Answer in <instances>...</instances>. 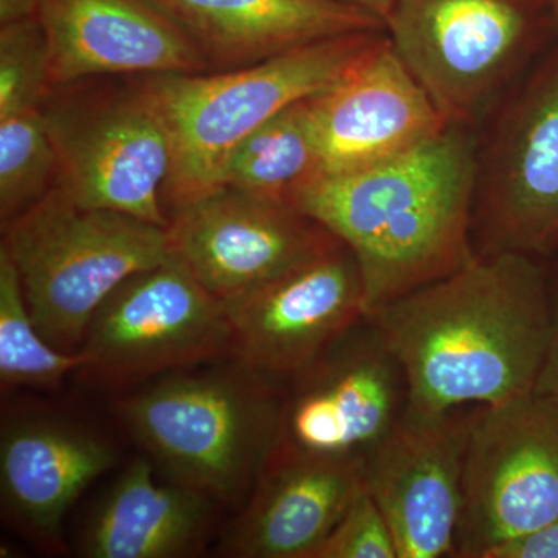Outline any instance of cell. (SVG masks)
<instances>
[{"mask_svg": "<svg viewBox=\"0 0 558 558\" xmlns=\"http://www.w3.org/2000/svg\"><path fill=\"white\" fill-rule=\"evenodd\" d=\"M223 306L233 357L284 389L366 315L365 286L357 259L339 241Z\"/></svg>", "mask_w": 558, "mask_h": 558, "instance_id": "13", "label": "cell"}, {"mask_svg": "<svg viewBox=\"0 0 558 558\" xmlns=\"http://www.w3.org/2000/svg\"><path fill=\"white\" fill-rule=\"evenodd\" d=\"M409 402L399 359L363 315L282 389L275 450L368 461Z\"/></svg>", "mask_w": 558, "mask_h": 558, "instance_id": "11", "label": "cell"}, {"mask_svg": "<svg viewBox=\"0 0 558 558\" xmlns=\"http://www.w3.org/2000/svg\"><path fill=\"white\" fill-rule=\"evenodd\" d=\"M332 2L344 3V5L366 11L371 16L384 22L385 27H387V21L391 16L398 0H332Z\"/></svg>", "mask_w": 558, "mask_h": 558, "instance_id": "29", "label": "cell"}, {"mask_svg": "<svg viewBox=\"0 0 558 558\" xmlns=\"http://www.w3.org/2000/svg\"><path fill=\"white\" fill-rule=\"evenodd\" d=\"M473 410L407 409L366 461V488L399 558L454 557Z\"/></svg>", "mask_w": 558, "mask_h": 558, "instance_id": "14", "label": "cell"}, {"mask_svg": "<svg viewBox=\"0 0 558 558\" xmlns=\"http://www.w3.org/2000/svg\"><path fill=\"white\" fill-rule=\"evenodd\" d=\"M314 97L279 110L242 140L223 167L220 186L289 204L303 183L319 174Z\"/></svg>", "mask_w": 558, "mask_h": 558, "instance_id": "21", "label": "cell"}, {"mask_svg": "<svg viewBox=\"0 0 558 558\" xmlns=\"http://www.w3.org/2000/svg\"><path fill=\"white\" fill-rule=\"evenodd\" d=\"M557 32L550 0H398L387 35L449 123L478 130Z\"/></svg>", "mask_w": 558, "mask_h": 558, "instance_id": "7", "label": "cell"}, {"mask_svg": "<svg viewBox=\"0 0 558 558\" xmlns=\"http://www.w3.org/2000/svg\"><path fill=\"white\" fill-rule=\"evenodd\" d=\"M550 5H553L554 20H556L558 31V0H550Z\"/></svg>", "mask_w": 558, "mask_h": 558, "instance_id": "30", "label": "cell"}, {"mask_svg": "<svg viewBox=\"0 0 558 558\" xmlns=\"http://www.w3.org/2000/svg\"><path fill=\"white\" fill-rule=\"evenodd\" d=\"M558 520V396L529 391L475 407L454 557L486 558Z\"/></svg>", "mask_w": 558, "mask_h": 558, "instance_id": "9", "label": "cell"}, {"mask_svg": "<svg viewBox=\"0 0 558 558\" xmlns=\"http://www.w3.org/2000/svg\"><path fill=\"white\" fill-rule=\"evenodd\" d=\"M2 230L36 326L64 352L81 351L95 312L121 282L170 258L165 227L81 207L57 189Z\"/></svg>", "mask_w": 558, "mask_h": 558, "instance_id": "5", "label": "cell"}, {"mask_svg": "<svg viewBox=\"0 0 558 558\" xmlns=\"http://www.w3.org/2000/svg\"><path fill=\"white\" fill-rule=\"evenodd\" d=\"M515 90L480 146L473 245L538 259L558 250V51Z\"/></svg>", "mask_w": 558, "mask_h": 558, "instance_id": "10", "label": "cell"}, {"mask_svg": "<svg viewBox=\"0 0 558 558\" xmlns=\"http://www.w3.org/2000/svg\"><path fill=\"white\" fill-rule=\"evenodd\" d=\"M312 102L319 174L391 159L449 124L392 49L388 35Z\"/></svg>", "mask_w": 558, "mask_h": 558, "instance_id": "17", "label": "cell"}, {"mask_svg": "<svg viewBox=\"0 0 558 558\" xmlns=\"http://www.w3.org/2000/svg\"><path fill=\"white\" fill-rule=\"evenodd\" d=\"M549 337L535 391L558 396V267L548 275Z\"/></svg>", "mask_w": 558, "mask_h": 558, "instance_id": "27", "label": "cell"}, {"mask_svg": "<svg viewBox=\"0 0 558 558\" xmlns=\"http://www.w3.org/2000/svg\"><path fill=\"white\" fill-rule=\"evenodd\" d=\"M366 315L402 365L410 410L498 405L537 384L549 337L548 274L521 253H476Z\"/></svg>", "mask_w": 558, "mask_h": 558, "instance_id": "1", "label": "cell"}, {"mask_svg": "<svg viewBox=\"0 0 558 558\" xmlns=\"http://www.w3.org/2000/svg\"><path fill=\"white\" fill-rule=\"evenodd\" d=\"M39 0H0V25L38 16Z\"/></svg>", "mask_w": 558, "mask_h": 558, "instance_id": "28", "label": "cell"}, {"mask_svg": "<svg viewBox=\"0 0 558 558\" xmlns=\"http://www.w3.org/2000/svg\"><path fill=\"white\" fill-rule=\"evenodd\" d=\"M194 40L209 72L258 64L306 44L387 31L366 11L332 0H159Z\"/></svg>", "mask_w": 558, "mask_h": 558, "instance_id": "19", "label": "cell"}, {"mask_svg": "<svg viewBox=\"0 0 558 558\" xmlns=\"http://www.w3.org/2000/svg\"><path fill=\"white\" fill-rule=\"evenodd\" d=\"M478 157L475 130L449 123L391 159L311 179L289 204L351 250L369 314L476 255Z\"/></svg>", "mask_w": 558, "mask_h": 558, "instance_id": "2", "label": "cell"}, {"mask_svg": "<svg viewBox=\"0 0 558 558\" xmlns=\"http://www.w3.org/2000/svg\"><path fill=\"white\" fill-rule=\"evenodd\" d=\"M38 20L53 87L100 76L209 72L159 0H39Z\"/></svg>", "mask_w": 558, "mask_h": 558, "instance_id": "16", "label": "cell"}, {"mask_svg": "<svg viewBox=\"0 0 558 558\" xmlns=\"http://www.w3.org/2000/svg\"><path fill=\"white\" fill-rule=\"evenodd\" d=\"M486 558H558V520L499 543Z\"/></svg>", "mask_w": 558, "mask_h": 558, "instance_id": "26", "label": "cell"}, {"mask_svg": "<svg viewBox=\"0 0 558 558\" xmlns=\"http://www.w3.org/2000/svg\"><path fill=\"white\" fill-rule=\"evenodd\" d=\"M282 388L236 357L172 371L117 400V416L168 480L238 508L277 447Z\"/></svg>", "mask_w": 558, "mask_h": 558, "instance_id": "3", "label": "cell"}, {"mask_svg": "<svg viewBox=\"0 0 558 558\" xmlns=\"http://www.w3.org/2000/svg\"><path fill=\"white\" fill-rule=\"evenodd\" d=\"M170 255L216 299H240L339 240L282 202L220 186L171 216Z\"/></svg>", "mask_w": 558, "mask_h": 558, "instance_id": "12", "label": "cell"}, {"mask_svg": "<svg viewBox=\"0 0 558 558\" xmlns=\"http://www.w3.org/2000/svg\"><path fill=\"white\" fill-rule=\"evenodd\" d=\"M81 351L90 384L131 391L172 371L231 357L233 328L222 301L170 255L102 301Z\"/></svg>", "mask_w": 558, "mask_h": 558, "instance_id": "8", "label": "cell"}, {"mask_svg": "<svg viewBox=\"0 0 558 558\" xmlns=\"http://www.w3.org/2000/svg\"><path fill=\"white\" fill-rule=\"evenodd\" d=\"M116 447L89 425L44 410L3 414V519L44 549H62V521L87 487L117 464Z\"/></svg>", "mask_w": 558, "mask_h": 558, "instance_id": "15", "label": "cell"}, {"mask_svg": "<svg viewBox=\"0 0 558 558\" xmlns=\"http://www.w3.org/2000/svg\"><path fill=\"white\" fill-rule=\"evenodd\" d=\"M314 558H399L388 521L368 488L352 502Z\"/></svg>", "mask_w": 558, "mask_h": 558, "instance_id": "25", "label": "cell"}, {"mask_svg": "<svg viewBox=\"0 0 558 558\" xmlns=\"http://www.w3.org/2000/svg\"><path fill=\"white\" fill-rule=\"evenodd\" d=\"M213 499L156 480L149 458L135 459L110 486L81 535L89 558H182L207 542Z\"/></svg>", "mask_w": 558, "mask_h": 558, "instance_id": "20", "label": "cell"}, {"mask_svg": "<svg viewBox=\"0 0 558 558\" xmlns=\"http://www.w3.org/2000/svg\"><path fill=\"white\" fill-rule=\"evenodd\" d=\"M57 153L40 110L0 120V220L20 218L49 194Z\"/></svg>", "mask_w": 558, "mask_h": 558, "instance_id": "23", "label": "cell"}, {"mask_svg": "<svg viewBox=\"0 0 558 558\" xmlns=\"http://www.w3.org/2000/svg\"><path fill=\"white\" fill-rule=\"evenodd\" d=\"M70 201L168 227L170 131L146 76H100L51 87L40 106Z\"/></svg>", "mask_w": 558, "mask_h": 558, "instance_id": "6", "label": "cell"}, {"mask_svg": "<svg viewBox=\"0 0 558 558\" xmlns=\"http://www.w3.org/2000/svg\"><path fill=\"white\" fill-rule=\"evenodd\" d=\"M51 87L49 43L38 16L0 25V120L39 110Z\"/></svg>", "mask_w": 558, "mask_h": 558, "instance_id": "24", "label": "cell"}, {"mask_svg": "<svg viewBox=\"0 0 558 558\" xmlns=\"http://www.w3.org/2000/svg\"><path fill=\"white\" fill-rule=\"evenodd\" d=\"M366 490V461L274 451L220 543L236 558H314Z\"/></svg>", "mask_w": 558, "mask_h": 558, "instance_id": "18", "label": "cell"}, {"mask_svg": "<svg viewBox=\"0 0 558 558\" xmlns=\"http://www.w3.org/2000/svg\"><path fill=\"white\" fill-rule=\"evenodd\" d=\"M87 357L54 348L40 333L9 252L0 245V384L11 388L57 389L81 373Z\"/></svg>", "mask_w": 558, "mask_h": 558, "instance_id": "22", "label": "cell"}, {"mask_svg": "<svg viewBox=\"0 0 558 558\" xmlns=\"http://www.w3.org/2000/svg\"><path fill=\"white\" fill-rule=\"evenodd\" d=\"M385 35L348 33L222 72L146 75L171 137V171L161 197L168 222L220 189L223 167L242 140L279 110L328 90Z\"/></svg>", "mask_w": 558, "mask_h": 558, "instance_id": "4", "label": "cell"}]
</instances>
